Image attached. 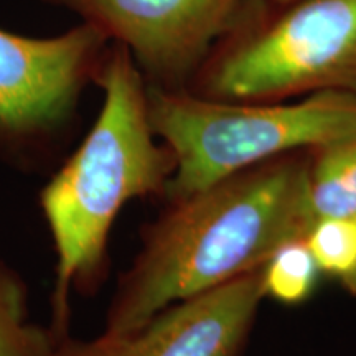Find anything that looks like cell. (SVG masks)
Here are the masks:
<instances>
[{"label": "cell", "mask_w": 356, "mask_h": 356, "mask_svg": "<svg viewBox=\"0 0 356 356\" xmlns=\"http://www.w3.org/2000/svg\"><path fill=\"white\" fill-rule=\"evenodd\" d=\"M81 22L66 33L32 38L0 29V145L25 150L50 144L76 118L109 47Z\"/></svg>", "instance_id": "obj_5"}, {"label": "cell", "mask_w": 356, "mask_h": 356, "mask_svg": "<svg viewBox=\"0 0 356 356\" xmlns=\"http://www.w3.org/2000/svg\"><path fill=\"white\" fill-rule=\"evenodd\" d=\"M310 162L312 149L296 150L168 202L119 280L104 333L137 330L168 305L252 273L280 244L305 238L315 221Z\"/></svg>", "instance_id": "obj_1"}, {"label": "cell", "mask_w": 356, "mask_h": 356, "mask_svg": "<svg viewBox=\"0 0 356 356\" xmlns=\"http://www.w3.org/2000/svg\"><path fill=\"white\" fill-rule=\"evenodd\" d=\"M261 2H264L266 6H287V3H292L296 2V0H261Z\"/></svg>", "instance_id": "obj_12"}, {"label": "cell", "mask_w": 356, "mask_h": 356, "mask_svg": "<svg viewBox=\"0 0 356 356\" xmlns=\"http://www.w3.org/2000/svg\"><path fill=\"white\" fill-rule=\"evenodd\" d=\"M95 83L104 101L79 149L40 193L56 251L53 325L68 333L70 291H95L108 269V239L124 204L163 197L175 155L157 144L147 109V83L124 44L111 42Z\"/></svg>", "instance_id": "obj_2"}, {"label": "cell", "mask_w": 356, "mask_h": 356, "mask_svg": "<svg viewBox=\"0 0 356 356\" xmlns=\"http://www.w3.org/2000/svg\"><path fill=\"white\" fill-rule=\"evenodd\" d=\"M56 343L51 328L30 320L24 279L0 261V356H53Z\"/></svg>", "instance_id": "obj_9"}, {"label": "cell", "mask_w": 356, "mask_h": 356, "mask_svg": "<svg viewBox=\"0 0 356 356\" xmlns=\"http://www.w3.org/2000/svg\"><path fill=\"white\" fill-rule=\"evenodd\" d=\"M152 131L175 155L167 202L279 155L356 136V95L323 91L296 102H229L147 84Z\"/></svg>", "instance_id": "obj_3"}, {"label": "cell", "mask_w": 356, "mask_h": 356, "mask_svg": "<svg viewBox=\"0 0 356 356\" xmlns=\"http://www.w3.org/2000/svg\"><path fill=\"white\" fill-rule=\"evenodd\" d=\"M305 241L320 273L356 296V216L318 218Z\"/></svg>", "instance_id": "obj_11"}, {"label": "cell", "mask_w": 356, "mask_h": 356, "mask_svg": "<svg viewBox=\"0 0 356 356\" xmlns=\"http://www.w3.org/2000/svg\"><path fill=\"white\" fill-rule=\"evenodd\" d=\"M264 297L259 267L168 305L134 332L92 340L65 333L53 356H243Z\"/></svg>", "instance_id": "obj_7"}, {"label": "cell", "mask_w": 356, "mask_h": 356, "mask_svg": "<svg viewBox=\"0 0 356 356\" xmlns=\"http://www.w3.org/2000/svg\"><path fill=\"white\" fill-rule=\"evenodd\" d=\"M229 102H282L323 91L356 95V0H251L190 83Z\"/></svg>", "instance_id": "obj_4"}, {"label": "cell", "mask_w": 356, "mask_h": 356, "mask_svg": "<svg viewBox=\"0 0 356 356\" xmlns=\"http://www.w3.org/2000/svg\"><path fill=\"white\" fill-rule=\"evenodd\" d=\"M320 274L305 238L291 239L262 266L264 296L284 305H300L315 292Z\"/></svg>", "instance_id": "obj_10"}, {"label": "cell", "mask_w": 356, "mask_h": 356, "mask_svg": "<svg viewBox=\"0 0 356 356\" xmlns=\"http://www.w3.org/2000/svg\"><path fill=\"white\" fill-rule=\"evenodd\" d=\"M309 193L315 220L356 216V136L312 149Z\"/></svg>", "instance_id": "obj_8"}, {"label": "cell", "mask_w": 356, "mask_h": 356, "mask_svg": "<svg viewBox=\"0 0 356 356\" xmlns=\"http://www.w3.org/2000/svg\"><path fill=\"white\" fill-rule=\"evenodd\" d=\"M81 17L131 53L145 83L188 89L251 0H42Z\"/></svg>", "instance_id": "obj_6"}]
</instances>
